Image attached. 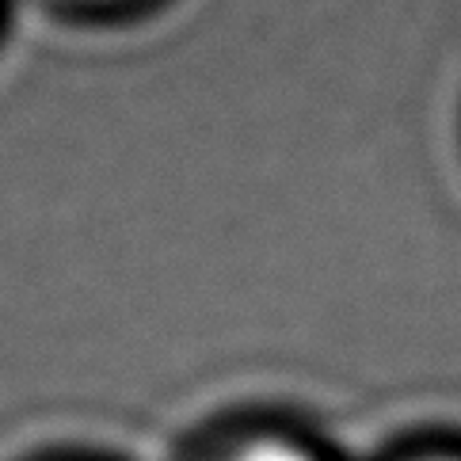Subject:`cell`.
<instances>
[{
    "label": "cell",
    "instance_id": "6da1fadb",
    "mask_svg": "<svg viewBox=\"0 0 461 461\" xmlns=\"http://www.w3.org/2000/svg\"><path fill=\"white\" fill-rule=\"evenodd\" d=\"M221 461H312L305 450L298 447H286V442H271V438H263V442H252V447H244L237 454H229Z\"/></svg>",
    "mask_w": 461,
    "mask_h": 461
}]
</instances>
